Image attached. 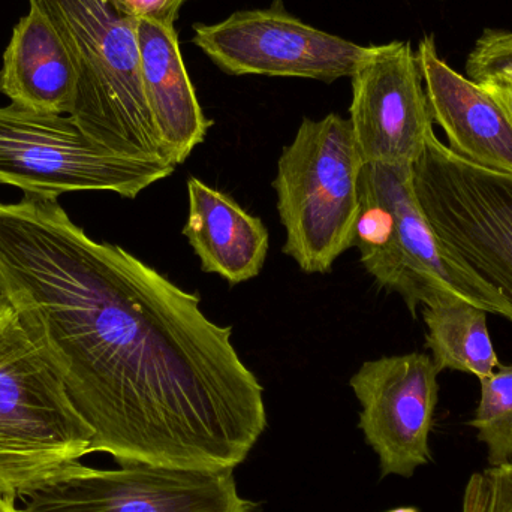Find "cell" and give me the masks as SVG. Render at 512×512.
Instances as JSON below:
<instances>
[{
	"label": "cell",
	"instance_id": "6da1fadb",
	"mask_svg": "<svg viewBox=\"0 0 512 512\" xmlns=\"http://www.w3.org/2000/svg\"><path fill=\"white\" fill-rule=\"evenodd\" d=\"M0 301L120 465L236 469L267 429L264 388L233 328L120 246L96 242L57 198L0 203Z\"/></svg>",
	"mask_w": 512,
	"mask_h": 512
},
{
	"label": "cell",
	"instance_id": "7a4b0ae2",
	"mask_svg": "<svg viewBox=\"0 0 512 512\" xmlns=\"http://www.w3.org/2000/svg\"><path fill=\"white\" fill-rule=\"evenodd\" d=\"M62 39L77 72L69 116L119 155L165 159L141 77L138 18L120 0H29Z\"/></svg>",
	"mask_w": 512,
	"mask_h": 512
},
{
	"label": "cell",
	"instance_id": "3957f363",
	"mask_svg": "<svg viewBox=\"0 0 512 512\" xmlns=\"http://www.w3.org/2000/svg\"><path fill=\"white\" fill-rule=\"evenodd\" d=\"M352 245L367 273L399 294L414 318L420 306L451 301L507 316L505 298L442 248L415 194L412 165H364Z\"/></svg>",
	"mask_w": 512,
	"mask_h": 512
},
{
	"label": "cell",
	"instance_id": "277c9868",
	"mask_svg": "<svg viewBox=\"0 0 512 512\" xmlns=\"http://www.w3.org/2000/svg\"><path fill=\"white\" fill-rule=\"evenodd\" d=\"M92 441L62 379L0 301V495L26 498L90 454Z\"/></svg>",
	"mask_w": 512,
	"mask_h": 512
},
{
	"label": "cell",
	"instance_id": "5b68a950",
	"mask_svg": "<svg viewBox=\"0 0 512 512\" xmlns=\"http://www.w3.org/2000/svg\"><path fill=\"white\" fill-rule=\"evenodd\" d=\"M364 159L349 119L304 117L277 161L273 188L286 231L283 254L309 274L330 273L354 243Z\"/></svg>",
	"mask_w": 512,
	"mask_h": 512
},
{
	"label": "cell",
	"instance_id": "8992f818",
	"mask_svg": "<svg viewBox=\"0 0 512 512\" xmlns=\"http://www.w3.org/2000/svg\"><path fill=\"white\" fill-rule=\"evenodd\" d=\"M412 168L415 194L442 248L505 298L512 322V174L460 158L435 131Z\"/></svg>",
	"mask_w": 512,
	"mask_h": 512
},
{
	"label": "cell",
	"instance_id": "52a82bcc",
	"mask_svg": "<svg viewBox=\"0 0 512 512\" xmlns=\"http://www.w3.org/2000/svg\"><path fill=\"white\" fill-rule=\"evenodd\" d=\"M165 159L119 155L84 134L71 116L0 107V185L57 198L66 192L110 191L134 200L167 179Z\"/></svg>",
	"mask_w": 512,
	"mask_h": 512
},
{
	"label": "cell",
	"instance_id": "ba28073f",
	"mask_svg": "<svg viewBox=\"0 0 512 512\" xmlns=\"http://www.w3.org/2000/svg\"><path fill=\"white\" fill-rule=\"evenodd\" d=\"M21 512H258L233 469L200 471L134 463L99 471L80 462L26 496Z\"/></svg>",
	"mask_w": 512,
	"mask_h": 512
},
{
	"label": "cell",
	"instance_id": "9c48e42d",
	"mask_svg": "<svg viewBox=\"0 0 512 512\" xmlns=\"http://www.w3.org/2000/svg\"><path fill=\"white\" fill-rule=\"evenodd\" d=\"M197 45L228 75L309 78L334 83L354 74L367 47L289 14L283 0L237 11L215 24L195 23Z\"/></svg>",
	"mask_w": 512,
	"mask_h": 512
},
{
	"label": "cell",
	"instance_id": "30bf717a",
	"mask_svg": "<svg viewBox=\"0 0 512 512\" xmlns=\"http://www.w3.org/2000/svg\"><path fill=\"white\" fill-rule=\"evenodd\" d=\"M439 373L430 355L411 352L366 361L349 381L361 405L358 426L378 454L382 477H414L432 460Z\"/></svg>",
	"mask_w": 512,
	"mask_h": 512
},
{
	"label": "cell",
	"instance_id": "8fae6325",
	"mask_svg": "<svg viewBox=\"0 0 512 512\" xmlns=\"http://www.w3.org/2000/svg\"><path fill=\"white\" fill-rule=\"evenodd\" d=\"M351 81L349 122L361 158L366 164L414 165L433 119L411 42L367 45Z\"/></svg>",
	"mask_w": 512,
	"mask_h": 512
},
{
	"label": "cell",
	"instance_id": "7c38bea8",
	"mask_svg": "<svg viewBox=\"0 0 512 512\" xmlns=\"http://www.w3.org/2000/svg\"><path fill=\"white\" fill-rule=\"evenodd\" d=\"M415 56L433 123L444 129L448 149L472 164L512 174V123L504 108L445 62L435 35L421 38Z\"/></svg>",
	"mask_w": 512,
	"mask_h": 512
},
{
	"label": "cell",
	"instance_id": "4fadbf2b",
	"mask_svg": "<svg viewBox=\"0 0 512 512\" xmlns=\"http://www.w3.org/2000/svg\"><path fill=\"white\" fill-rule=\"evenodd\" d=\"M141 77L147 105L164 146L165 158L180 165L212 128L189 78L176 26L158 18H138Z\"/></svg>",
	"mask_w": 512,
	"mask_h": 512
},
{
	"label": "cell",
	"instance_id": "5bb4252c",
	"mask_svg": "<svg viewBox=\"0 0 512 512\" xmlns=\"http://www.w3.org/2000/svg\"><path fill=\"white\" fill-rule=\"evenodd\" d=\"M188 195L189 218L183 234L203 271L219 274L230 285L258 276L270 248L261 219L197 177H189Z\"/></svg>",
	"mask_w": 512,
	"mask_h": 512
},
{
	"label": "cell",
	"instance_id": "9a60e30c",
	"mask_svg": "<svg viewBox=\"0 0 512 512\" xmlns=\"http://www.w3.org/2000/svg\"><path fill=\"white\" fill-rule=\"evenodd\" d=\"M0 93L36 113L69 116L77 96V72L50 21L30 8L18 20L3 53Z\"/></svg>",
	"mask_w": 512,
	"mask_h": 512
},
{
	"label": "cell",
	"instance_id": "2e32d148",
	"mask_svg": "<svg viewBox=\"0 0 512 512\" xmlns=\"http://www.w3.org/2000/svg\"><path fill=\"white\" fill-rule=\"evenodd\" d=\"M487 313L466 301L423 307L427 348L441 372L457 370L481 379L498 369L501 363L490 339Z\"/></svg>",
	"mask_w": 512,
	"mask_h": 512
},
{
	"label": "cell",
	"instance_id": "e0dca14e",
	"mask_svg": "<svg viewBox=\"0 0 512 512\" xmlns=\"http://www.w3.org/2000/svg\"><path fill=\"white\" fill-rule=\"evenodd\" d=\"M481 397L469 426L486 445L487 468L512 463V364L480 379Z\"/></svg>",
	"mask_w": 512,
	"mask_h": 512
},
{
	"label": "cell",
	"instance_id": "ac0fdd59",
	"mask_svg": "<svg viewBox=\"0 0 512 512\" xmlns=\"http://www.w3.org/2000/svg\"><path fill=\"white\" fill-rule=\"evenodd\" d=\"M465 71L477 84H512V30L484 29L466 57Z\"/></svg>",
	"mask_w": 512,
	"mask_h": 512
},
{
	"label": "cell",
	"instance_id": "d6986e66",
	"mask_svg": "<svg viewBox=\"0 0 512 512\" xmlns=\"http://www.w3.org/2000/svg\"><path fill=\"white\" fill-rule=\"evenodd\" d=\"M483 507L481 512H512V463L481 472Z\"/></svg>",
	"mask_w": 512,
	"mask_h": 512
},
{
	"label": "cell",
	"instance_id": "ffe728a7",
	"mask_svg": "<svg viewBox=\"0 0 512 512\" xmlns=\"http://www.w3.org/2000/svg\"><path fill=\"white\" fill-rule=\"evenodd\" d=\"M120 2L137 18L150 17L161 20L168 0H120Z\"/></svg>",
	"mask_w": 512,
	"mask_h": 512
},
{
	"label": "cell",
	"instance_id": "44dd1931",
	"mask_svg": "<svg viewBox=\"0 0 512 512\" xmlns=\"http://www.w3.org/2000/svg\"><path fill=\"white\" fill-rule=\"evenodd\" d=\"M480 86L484 87L496 99V102L504 108L512 123V84L487 83L480 84Z\"/></svg>",
	"mask_w": 512,
	"mask_h": 512
},
{
	"label": "cell",
	"instance_id": "7402d4cb",
	"mask_svg": "<svg viewBox=\"0 0 512 512\" xmlns=\"http://www.w3.org/2000/svg\"><path fill=\"white\" fill-rule=\"evenodd\" d=\"M481 493L477 489H466L463 493L462 512H481Z\"/></svg>",
	"mask_w": 512,
	"mask_h": 512
},
{
	"label": "cell",
	"instance_id": "603a6c76",
	"mask_svg": "<svg viewBox=\"0 0 512 512\" xmlns=\"http://www.w3.org/2000/svg\"><path fill=\"white\" fill-rule=\"evenodd\" d=\"M0 512H21L15 507L14 499L0 495Z\"/></svg>",
	"mask_w": 512,
	"mask_h": 512
}]
</instances>
